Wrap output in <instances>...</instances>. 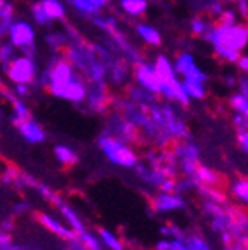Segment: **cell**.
<instances>
[{
	"mask_svg": "<svg viewBox=\"0 0 248 250\" xmlns=\"http://www.w3.org/2000/svg\"><path fill=\"white\" fill-rule=\"evenodd\" d=\"M104 134L117 137V139L124 141V143H137V141H139V130H137L134 125L128 124L120 115V111L109 113Z\"/></svg>",
	"mask_w": 248,
	"mask_h": 250,
	"instance_id": "5b68a950",
	"label": "cell"
},
{
	"mask_svg": "<svg viewBox=\"0 0 248 250\" xmlns=\"http://www.w3.org/2000/svg\"><path fill=\"white\" fill-rule=\"evenodd\" d=\"M77 238L80 240L82 245L85 247L87 250H104V247H103L99 236L94 234V233H90V231H87V229H83L82 233H78Z\"/></svg>",
	"mask_w": 248,
	"mask_h": 250,
	"instance_id": "cb8c5ba5",
	"label": "cell"
},
{
	"mask_svg": "<svg viewBox=\"0 0 248 250\" xmlns=\"http://www.w3.org/2000/svg\"><path fill=\"white\" fill-rule=\"evenodd\" d=\"M0 122H2V111H0Z\"/></svg>",
	"mask_w": 248,
	"mask_h": 250,
	"instance_id": "f907efd6",
	"label": "cell"
},
{
	"mask_svg": "<svg viewBox=\"0 0 248 250\" xmlns=\"http://www.w3.org/2000/svg\"><path fill=\"white\" fill-rule=\"evenodd\" d=\"M120 7L128 16H143L147 9L146 0H120Z\"/></svg>",
	"mask_w": 248,
	"mask_h": 250,
	"instance_id": "603a6c76",
	"label": "cell"
},
{
	"mask_svg": "<svg viewBox=\"0 0 248 250\" xmlns=\"http://www.w3.org/2000/svg\"><path fill=\"white\" fill-rule=\"evenodd\" d=\"M99 149L104 153V156L108 158L111 164L118 165L124 168H134L139 164V155L136 153V149L130 145L124 143V141L117 139V137L108 136L103 132L97 139Z\"/></svg>",
	"mask_w": 248,
	"mask_h": 250,
	"instance_id": "3957f363",
	"label": "cell"
},
{
	"mask_svg": "<svg viewBox=\"0 0 248 250\" xmlns=\"http://www.w3.org/2000/svg\"><path fill=\"white\" fill-rule=\"evenodd\" d=\"M7 35L11 39V43L16 47V49H20L23 45H31V43H35V30L31 26L30 23L26 21H12L11 26L7 30Z\"/></svg>",
	"mask_w": 248,
	"mask_h": 250,
	"instance_id": "9c48e42d",
	"label": "cell"
},
{
	"mask_svg": "<svg viewBox=\"0 0 248 250\" xmlns=\"http://www.w3.org/2000/svg\"><path fill=\"white\" fill-rule=\"evenodd\" d=\"M238 68H241V71H243V73H247L248 71V58L247 56H240V58H238Z\"/></svg>",
	"mask_w": 248,
	"mask_h": 250,
	"instance_id": "7bdbcfd3",
	"label": "cell"
},
{
	"mask_svg": "<svg viewBox=\"0 0 248 250\" xmlns=\"http://www.w3.org/2000/svg\"><path fill=\"white\" fill-rule=\"evenodd\" d=\"M168 249H170V240H168V238L158 240V242H156V245H155V250H168Z\"/></svg>",
	"mask_w": 248,
	"mask_h": 250,
	"instance_id": "b9f144b4",
	"label": "cell"
},
{
	"mask_svg": "<svg viewBox=\"0 0 248 250\" xmlns=\"http://www.w3.org/2000/svg\"><path fill=\"white\" fill-rule=\"evenodd\" d=\"M194 189L198 191V195L202 196V200H210V202L221 203V205H226V203H227L226 195L221 191V189H219L217 186H205V184H198Z\"/></svg>",
	"mask_w": 248,
	"mask_h": 250,
	"instance_id": "ac0fdd59",
	"label": "cell"
},
{
	"mask_svg": "<svg viewBox=\"0 0 248 250\" xmlns=\"http://www.w3.org/2000/svg\"><path fill=\"white\" fill-rule=\"evenodd\" d=\"M189 26H191V33L194 37H203L213 26V20L207 14H198L191 20Z\"/></svg>",
	"mask_w": 248,
	"mask_h": 250,
	"instance_id": "44dd1931",
	"label": "cell"
},
{
	"mask_svg": "<svg viewBox=\"0 0 248 250\" xmlns=\"http://www.w3.org/2000/svg\"><path fill=\"white\" fill-rule=\"evenodd\" d=\"M40 5H42L43 12H45L49 21H58V20H64L66 18L64 4H62L61 0H42Z\"/></svg>",
	"mask_w": 248,
	"mask_h": 250,
	"instance_id": "e0dca14e",
	"label": "cell"
},
{
	"mask_svg": "<svg viewBox=\"0 0 248 250\" xmlns=\"http://www.w3.org/2000/svg\"><path fill=\"white\" fill-rule=\"evenodd\" d=\"M5 75L12 83H33V85H37L39 68H37L35 58L14 56L5 68Z\"/></svg>",
	"mask_w": 248,
	"mask_h": 250,
	"instance_id": "277c9868",
	"label": "cell"
},
{
	"mask_svg": "<svg viewBox=\"0 0 248 250\" xmlns=\"http://www.w3.org/2000/svg\"><path fill=\"white\" fill-rule=\"evenodd\" d=\"M132 70H134V78H136L137 85H141L143 89L160 96V82H158V77H156L153 64L139 61V62H136V64H132Z\"/></svg>",
	"mask_w": 248,
	"mask_h": 250,
	"instance_id": "52a82bcc",
	"label": "cell"
},
{
	"mask_svg": "<svg viewBox=\"0 0 248 250\" xmlns=\"http://www.w3.org/2000/svg\"><path fill=\"white\" fill-rule=\"evenodd\" d=\"M184 245H186L187 250H212L208 247V243L196 233H191L186 234V238H184Z\"/></svg>",
	"mask_w": 248,
	"mask_h": 250,
	"instance_id": "f546056e",
	"label": "cell"
},
{
	"mask_svg": "<svg viewBox=\"0 0 248 250\" xmlns=\"http://www.w3.org/2000/svg\"><path fill=\"white\" fill-rule=\"evenodd\" d=\"M193 181L196 183V186L198 184H205V186H219V184L222 183V177L219 176L215 170H212V168L205 167V165H202V164H198Z\"/></svg>",
	"mask_w": 248,
	"mask_h": 250,
	"instance_id": "5bb4252c",
	"label": "cell"
},
{
	"mask_svg": "<svg viewBox=\"0 0 248 250\" xmlns=\"http://www.w3.org/2000/svg\"><path fill=\"white\" fill-rule=\"evenodd\" d=\"M97 236L101 240L103 247L108 250H125V245L120 238H118L117 234L113 233V231L106 229V228H99L97 229Z\"/></svg>",
	"mask_w": 248,
	"mask_h": 250,
	"instance_id": "d6986e66",
	"label": "cell"
},
{
	"mask_svg": "<svg viewBox=\"0 0 248 250\" xmlns=\"http://www.w3.org/2000/svg\"><path fill=\"white\" fill-rule=\"evenodd\" d=\"M2 89H4V85H2V82H0V90H2Z\"/></svg>",
	"mask_w": 248,
	"mask_h": 250,
	"instance_id": "681fc988",
	"label": "cell"
},
{
	"mask_svg": "<svg viewBox=\"0 0 248 250\" xmlns=\"http://www.w3.org/2000/svg\"><path fill=\"white\" fill-rule=\"evenodd\" d=\"M58 208H59V212H61V215L64 217V221H66V224L71 228V229L75 231V234H78V233H82V231L85 229V226H83V223H82V219L77 215V212L73 210V208L68 205V203H64V202H61L58 205Z\"/></svg>",
	"mask_w": 248,
	"mask_h": 250,
	"instance_id": "9a60e30c",
	"label": "cell"
},
{
	"mask_svg": "<svg viewBox=\"0 0 248 250\" xmlns=\"http://www.w3.org/2000/svg\"><path fill=\"white\" fill-rule=\"evenodd\" d=\"M89 2L92 5H96L97 9H103V7H106V5H108L109 0H89Z\"/></svg>",
	"mask_w": 248,
	"mask_h": 250,
	"instance_id": "f6af8a7d",
	"label": "cell"
},
{
	"mask_svg": "<svg viewBox=\"0 0 248 250\" xmlns=\"http://www.w3.org/2000/svg\"><path fill=\"white\" fill-rule=\"evenodd\" d=\"M18 174H20V170H16V168L9 167L7 170H4V174H2V177H0V181L5 184V186H12L16 181V177H18Z\"/></svg>",
	"mask_w": 248,
	"mask_h": 250,
	"instance_id": "d6a6232c",
	"label": "cell"
},
{
	"mask_svg": "<svg viewBox=\"0 0 248 250\" xmlns=\"http://www.w3.org/2000/svg\"><path fill=\"white\" fill-rule=\"evenodd\" d=\"M12 210H14V214H16V215H23V214H26V212H30V210H31V207H30V203H28V202L21 200V202L16 203Z\"/></svg>",
	"mask_w": 248,
	"mask_h": 250,
	"instance_id": "74e56055",
	"label": "cell"
},
{
	"mask_svg": "<svg viewBox=\"0 0 248 250\" xmlns=\"http://www.w3.org/2000/svg\"><path fill=\"white\" fill-rule=\"evenodd\" d=\"M160 234H162L163 238H168V240H181V242H184V238H186V231H183L179 226H175V224H163L162 228H160Z\"/></svg>",
	"mask_w": 248,
	"mask_h": 250,
	"instance_id": "83f0119b",
	"label": "cell"
},
{
	"mask_svg": "<svg viewBox=\"0 0 248 250\" xmlns=\"http://www.w3.org/2000/svg\"><path fill=\"white\" fill-rule=\"evenodd\" d=\"M0 229H2V226H0Z\"/></svg>",
	"mask_w": 248,
	"mask_h": 250,
	"instance_id": "816d5d0a",
	"label": "cell"
},
{
	"mask_svg": "<svg viewBox=\"0 0 248 250\" xmlns=\"http://www.w3.org/2000/svg\"><path fill=\"white\" fill-rule=\"evenodd\" d=\"M238 85H240V92L247 94L248 96V80H247V75L241 77V80H238Z\"/></svg>",
	"mask_w": 248,
	"mask_h": 250,
	"instance_id": "ee69618b",
	"label": "cell"
},
{
	"mask_svg": "<svg viewBox=\"0 0 248 250\" xmlns=\"http://www.w3.org/2000/svg\"><path fill=\"white\" fill-rule=\"evenodd\" d=\"M151 207L158 214H167V212H175L186 208V200L179 193H165L160 191L151 198Z\"/></svg>",
	"mask_w": 248,
	"mask_h": 250,
	"instance_id": "ba28073f",
	"label": "cell"
},
{
	"mask_svg": "<svg viewBox=\"0 0 248 250\" xmlns=\"http://www.w3.org/2000/svg\"><path fill=\"white\" fill-rule=\"evenodd\" d=\"M229 106L234 109V113H241L248 117V96L243 92H236L229 98Z\"/></svg>",
	"mask_w": 248,
	"mask_h": 250,
	"instance_id": "484cf974",
	"label": "cell"
},
{
	"mask_svg": "<svg viewBox=\"0 0 248 250\" xmlns=\"http://www.w3.org/2000/svg\"><path fill=\"white\" fill-rule=\"evenodd\" d=\"M14 94L18 96V98H28L31 94V87H30V83H14Z\"/></svg>",
	"mask_w": 248,
	"mask_h": 250,
	"instance_id": "e575fe53",
	"label": "cell"
},
{
	"mask_svg": "<svg viewBox=\"0 0 248 250\" xmlns=\"http://www.w3.org/2000/svg\"><path fill=\"white\" fill-rule=\"evenodd\" d=\"M68 4L71 5L73 9H77L80 14H83V16H96V14H99L101 12V9H97L96 5H92L89 2V0H66Z\"/></svg>",
	"mask_w": 248,
	"mask_h": 250,
	"instance_id": "4316f807",
	"label": "cell"
},
{
	"mask_svg": "<svg viewBox=\"0 0 248 250\" xmlns=\"http://www.w3.org/2000/svg\"><path fill=\"white\" fill-rule=\"evenodd\" d=\"M18 130L30 145H42L43 141L47 139V132L43 130V127L33 118H26L18 125Z\"/></svg>",
	"mask_w": 248,
	"mask_h": 250,
	"instance_id": "8fae6325",
	"label": "cell"
},
{
	"mask_svg": "<svg viewBox=\"0 0 248 250\" xmlns=\"http://www.w3.org/2000/svg\"><path fill=\"white\" fill-rule=\"evenodd\" d=\"M134 168H136L137 176H139L144 183L153 188H160V184L168 177L167 174L163 172V168L153 167V165H149V164H137Z\"/></svg>",
	"mask_w": 248,
	"mask_h": 250,
	"instance_id": "7c38bea8",
	"label": "cell"
},
{
	"mask_svg": "<svg viewBox=\"0 0 248 250\" xmlns=\"http://www.w3.org/2000/svg\"><path fill=\"white\" fill-rule=\"evenodd\" d=\"M5 35H7V31H5V30H4V26H2V24H0V40L4 39Z\"/></svg>",
	"mask_w": 248,
	"mask_h": 250,
	"instance_id": "bcb514c9",
	"label": "cell"
},
{
	"mask_svg": "<svg viewBox=\"0 0 248 250\" xmlns=\"http://www.w3.org/2000/svg\"><path fill=\"white\" fill-rule=\"evenodd\" d=\"M183 87H184V92L187 94V98L189 99H198V101H202V99L207 98L205 83L196 82V80H191V78H184Z\"/></svg>",
	"mask_w": 248,
	"mask_h": 250,
	"instance_id": "7402d4cb",
	"label": "cell"
},
{
	"mask_svg": "<svg viewBox=\"0 0 248 250\" xmlns=\"http://www.w3.org/2000/svg\"><path fill=\"white\" fill-rule=\"evenodd\" d=\"M0 250H23V247L18 245V243H14L11 238V240H7V242L0 243Z\"/></svg>",
	"mask_w": 248,
	"mask_h": 250,
	"instance_id": "f35d334b",
	"label": "cell"
},
{
	"mask_svg": "<svg viewBox=\"0 0 248 250\" xmlns=\"http://www.w3.org/2000/svg\"><path fill=\"white\" fill-rule=\"evenodd\" d=\"M16 56V47L11 42H2L0 43V68L5 73V68L11 62V59Z\"/></svg>",
	"mask_w": 248,
	"mask_h": 250,
	"instance_id": "f1b7e54d",
	"label": "cell"
},
{
	"mask_svg": "<svg viewBox=\"0 0 248 250\" xmlns=\"http://www.w3.org/2000/svg\"><path fill=\"white\" fill-rule=\"evenodd\" d=\"M37 219H39V223L42 224L45 229H49L51 233H54L56 236H59V238L64 240V242H71V240L77 238L75 231L71 229L68 224L61 223L59 219H56L54 215L45 214V212H39V214H37Z\"/></svg>",
	"mask_w": 248,
	"mask_h": 250,
	"instance_id": "30bf717a",
	"label": "cell"
},
{
	"mask_svg": "<svg viewBox=\"0 0 248 250\" xmlns=\"http://www.w3.org/2000/svg\"><path fill=\"white\" fill-rule=\"evenodd\" d=\"M224 250H247V245L241 243V242H236V240H233L229 245H224Z\"/></svg>",
	"mask_w": 248,
	"mask_h": 250,
	"instance_id": "ab89813d",
	"label": "cell"
},
{
	"mask_svg": "<svg viewBox=\"0 0 248 250\" xmlns=\"http://www.w3.org/2000/svg\"><path fill=\"white\" fill-rule=\"evenodd\" d=\"M247 115H241V113H234L233 115V125L236 127L238 130H247L248 129V120H247Z\"/></svg>",
	"mask_w": 248,
	"mask_h": 250,
	"instance_id": "d590c367",
	"label": "cell"
},
{
	"mask_svg": "<svg viewBox=\"0 0 248 250\" xmlns=\"http://www.w3.org/2000/svg\"><path fill=\"white\" fill-rule=\"evenodd\" d=\"M125 87H127V98L141 106H149L158 101V96H156V94L143 89L141 85H125Z\"/></svg>",
	"mask_w": 248,
	"mask_h": 250,
	"instance_id": "4fadbf2b",
	"label": "cell"
},
{
	"mask_svg": "<svg viewBox=\"0 0 248 250\" xmlns=\"http://www.w3.org/2000/svg\"><path fill=\"white\" fill-rule=\"evenodd\" d=\"M136 31L139 33V37L144 40L146 43L153 47H160L162 45V35H160V31L156 28L149 26V24H136Z\"/></svg>",
	"mask_w": 248,
	"mask_h": 250,
	"instance_id": "ffe728a7",
	"label": "cell"
},
{
	"mask_svg": "<svg viewBox=\"0 0 248 250\" xmlns=\"http://www.w3.org/2000/svg\"><path fill=\"white\" fill-rule=\"evenodd\" d=\"M155 73L160 82V96L167 101H175L183 106H189V98L184 92L183 82H179L172 62L165 56H158L153 62Z\"/></svg>",
	"mask_w": 248,
	"mask_h": 250,
	"instance_id": "6da1fadb",
	"label": "cell"
},
{
	"mask_svg": "<svg viewBox=\"0 0 248 250\" xmlns=\"http://www.w3.org/2000/svg\"><path fill=\"white\" fill-rule=\"evenodd\" d=\"M238 145H240L241 151H248V129L247 130H238Z\"/></svg>",
	"mask_w": 248,
	"mask_h": 250,
	"instance_id": "8d00e7d4",
	"label": "cell"
},
{
	"mask_svg": "<svg viewBox=\"0 0 248 250\" xmlns=\"http://www.w3.org/2000/svg\"><path fill=\"white\" fill-rule=\"evenodd\" d=\"M231 195H233V198H236L238 202L243 203V205L248 202V181L245 179V177H238V179L234 181L233 186H231Z\"/></svg>",
	"mask_w": 248,
	"mask_h": 250,
	"instance_id": "d4e9b609",
	"label": "cell"
},
{
	"mask_svg": "<svg viewBox=\"0 0 248 250\" xmlns=\"http://www.w3.org/2000/svg\"><path fill=\"white\" fill-rule=\"evenodd\" d=\"M11 16H14V5L9 0H0V20L11 18Z\"/></svg>",
	"mask_w": 248,
	"mask_h": 250,
	"instance_id": "836d02e7",
	"label": "cell"
},
{
	"mask_svg": "<svg viewBox=\"0 0 248 250\" xmlns=\"http://www.w3.org/2000/svg\"><path fill=\"white\" fill-rule=\"evenodd\" d=\"M23 250H39V249H28V247H23Z\"/></svg>",
	"mask_w": 248,
	"mask_h": 250,
	"instance_id": "c3c4849f",
	"label": "cell"
},
{
	"mask_svg": "<svg viewBox=\"0 0 248 250\" xmlns=\"http://www.w3.org/2000/svg\"><path fill=\"white\" fill-rule=\"evenodd\" d=\"M213 23L219 24V26H231V24L238 23L236 12L231 11V9H224V11H222L215 20H213Z\"/></svg>",
	"mask_w": 248,
	"mask_h": 250,
	"instance_id": "4dcf8cb0",
	"label": "cell"
},
{
	"mask_svg": "<svg viewBox=\"0 0 248 250\" xmlns=\"http://www.w3.org/2000/svg\"><path fill=\"white\" fill-rule=\"evenodd\" d=\"M31 14H33V20H35V23L39 24V26H45V24L49 23V20H47V16H45V12H43L42 5H40V2L31 5Z\"/></svg>",
	"mask_w": 248,
	"mask_h": 250,
	"instance_id": "1f68e13d",
	"label": "cell"
},
{
	"mask_svg": "<svg viewBox=\"0 0 248 250\" xmlns=\"http://www.w3.org/2000/svg\"><path fill=\"white\" fill-rule=\"evenodd\" d=\"M234 2H236V4H240V2H248V0H234Z\"/></svg>",
	"mask_w": 248,
	"mask_h": 250,
	"instance_id": "7dc6e473",
	"label": "cell"
},
{
	"mask_svg": "<svg viewBox=\"0 0 248 250\" xmlns=\"http://www.w3.org/2000/svg\"><path fill=\"white\" fill-rule=\"evenodd\" d=\"M54 156L56 160L66 168L78 164V153L73 148H70V146H64V145L54 146Z\"/></svg>",
	"mask_w": 248,
	"mask_h": 250,
	"instance_id": "2e32d148",
	"label": "cell"
},
{
	"mask_svg": "<svg viewBox=\"0 0 248 250\" xmlns=\"http://www.w3.org/2000/svg\"><path fill=\"white\" fill-rule=\"evenodd\" d=\"M205 42L212 43L213 51L219 49H231V51H243L248 42V28L247 24L234 23L231 26H213L202 37Z\"/></svg>",
	"mask_w": 248,
	"mask_h": 250,
	"instance_id": "7a4b0ae2",
	"label": "cell"
},
{
	"mask_svg": "<svg viewBox=\"0 0 248 250\" xmlns=\"http://www.w3.org/2000/svg\"><path fill=\"white\" fill-rule=\"evenodd\" d=\"M66 243H68V249L66 250H87L85 247L82 245V242L78 238L71 240V242H66Z\"/></svg>",
	"mask_w": 248,
	"mask_h": 250,
	"instance_id": "60d3db41",
	"label": "cell"
},
{
	"mask_svg": "<svg viewBox=\"0 0 248 250\" xmlns=\"http://www.w3.org/2000/svg\"><path fill=\"white\" fill-rule=\"evenodd\" d=\"M174 71L175 75H181L184 78H191V80H196V82H202V83H205L208 80V75L200 66H196L194 56L189 54V52H181L177 56L174 64Z\"/></svg>",
	"mask_w": 248,
	"mask_h": 250,
	"instance_id": "8992f818",
	"label": "cell"
}]
</instances>
